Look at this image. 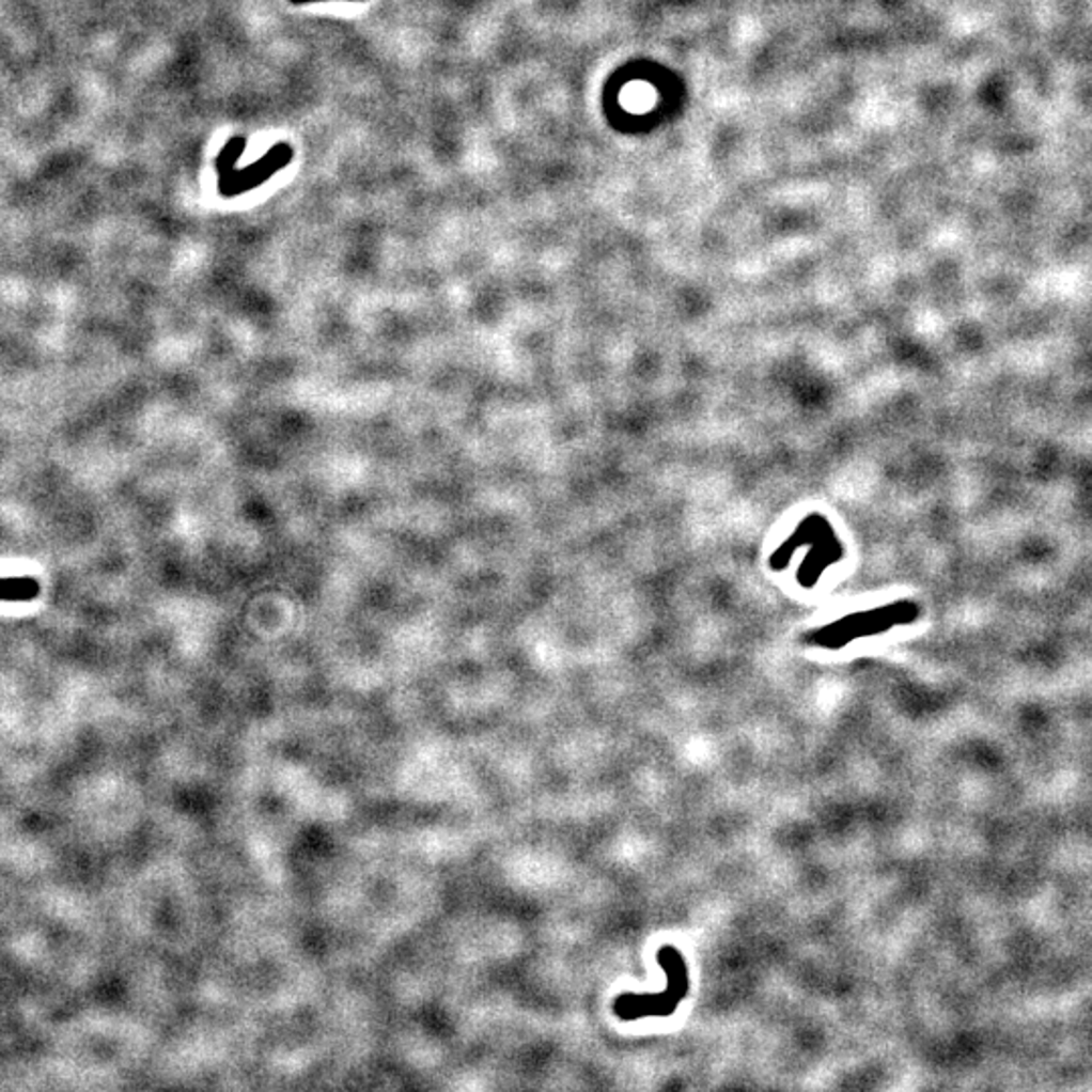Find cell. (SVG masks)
I'll return each instance as SVG.
<instances>
[{"label":"cell","mask_w":1092,"mask_h":1092,"mask_svg":"<svg viewBox=\"0 0 1092 1092\" xmlns=\"http://www.w3.org/2000/svg\"><path fill=\"white\" fill-rule=\"evenodd\" d=\"M294 151L290 144H276L271 151L260 158L258 162L249 165L246 169L229 170L219 176V192L231 199L237 194H244L247 190L258 189L267 178H271L278 170L287 167L292 162Z\"/></svg>","instance_id":"cell-1"},{"label":"cell","mask_w":1092,"mask_h":1092,"mask_svg":"<svg viewBox=\"0 0 1092 1092\" xmlns=\"http://www.w3.org/2000/svg\"><path fill=\"white\" fill-rule=\"evenodd\" d=\"M41 584L33 577H0V602L27 603L37 599Z\"/></svg>","instance_id":"cell-2"},{"label":"cell","mask_w":1092,"mask_h":1092,"mask_svg":"<svg viewBox=\"0 0 1092 1092\" xmlns=\"http://www.w3.org/2000/svg\"><path fill=\"white\" fill-rule=\"evenodd\" d=\"M244 149H246V136H233L227 142L225 149L217 156V172H219V176L225 174L229 170L235 169V165L239 162V158L244 154Z\"/></svg>","instance_id":"cell-3"},{"label":"cell","mask_w":1092,"mask_h":1092,"mask_svg":"<svg viewBox=\"0 0 1092 1092\" xmlns=\"http://www.w3.org/2000/svg\"><path fill=\"white\" fill-rule=\"evenodd\" d=\"M290 2L292 4H308V2H326V0H290ZM350 2H355V0H350Z\"/></svg>","instance_id":"cell-4"}]
</instances>
